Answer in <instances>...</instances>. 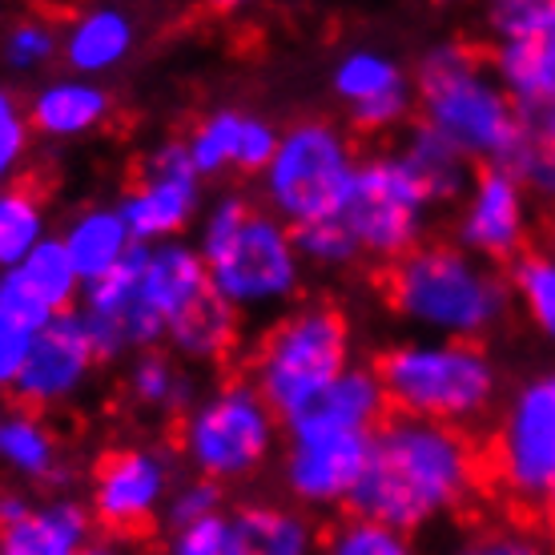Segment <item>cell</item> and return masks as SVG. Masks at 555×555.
Returning a JSON list of instances; mask_svg holds the SVG:
<instances>
[{"label":"cell","instance_id":"42","mask_svg":"<svg viewBox=\"0 0 555 555\" xmlns=\"http://www.w3.org/2000/svg\"><path fill=\"white\" fill-rule=\"evenodd\" d=\"M33 338H37L33 326L0 310V390L16 387V378L28 362V350H33Z\"/></svg>","mask_w":555,"mask_h":555},{"label":"cell","instance_id":"41","mask_svg":"<svg viewBox=\"0 0 555 555\" xmlns=\"http://www.w3.org/2000/svg\"><path fill=\"white\" fill-rule=\"evenodd\" d=\"M225 540H230V512L202 524L169 528L162 540V555H225Z\"/></svg>","mask_w":555,"mask_h":555},{"label":"cell","instance_id":"40","mask_svg":"<svg viewBox=\"0 0 555 555\" xmlns=\"http://www.w3.org/2000/svg\"><path fill=\"white\" fill-rule=\"evenodd\" d=\"M507 169L524 181V190H528L531 202L555 206V145L528 138V141H524V150L515 153Z\"/></svg>","mask_w":555,"mask_h":555},{"label":"cell","instance_id":"36","mask_svg":"<svg viewBox=\"0 0 555 555\" xmlns=\"http://www.w3.org/2000/svg\"><path fill=\"white\" fill-rule=\"evenodd\" d=\"M61 56V28L49 16H25L4 33V65L16 73H37Z\"/></svg>","mask_w":555,"mask_h":555},{"label":"cell","instance_id":"3","mask_svg":"<svg viewBox=\"0 0 555 555\" xmlns=\"http://www.w3.org/2000/svg\"><path fill=\"white\" fill-rule=\"evenodd\" d=\"M387 306L418 338L483 343L512 314V286L455 242H423L387 270Z\"/></svg>","mask_w":555,"mask_h":555},{"label":"cell","instance_id":"18","mask_svg":"<svg viewBox=\"0 0 555 555\" xmlns=\"http://www.w3.org/2000/svg\"><path fill=\"white\" fill-rule=\"evenodd\" d=\"M334 98L362 133H403L415 113V81L383 49H350L331 73Z\"/></svg>","mask_w":555,"mask_h":555},{"label":"cell","instance_id":"2","mask_svg":"<svg viewBox=\"0 0 555 555\" xmlns=\"http://www.w3.org/2000/svg\"><path fill=\"white\" fill-rule=\"evenodd\" d=\"M194 246L206 262L209 291L242 322H274L302 294L306 262L298 254V237L258 197L237 190L214 197L202 209Z\"/></svg>","mask_w":555,"mask_h":555},{"label":"cell","instance_id":"24","mask_svg":"<svg viewBox=\"0 0 555 555\" xmlns=\"http://www.w3.org/2000/svg\"><path fill=\"white\" fill-rule=\"evenodd\" d=\"M56 242L65 246L73 270H77V278H81L85 286L117 274L133 258V250H138V242L129 234L126 218L117 214V206L77 209L69 222H65V230L56 234Z\"/></svg>","mask_w":555,"mask_h":555},{"label":"cell","instance_id":"13","mask_svg":"<svg viewBox=\"0 0 555 555\" xmlns=\"http://www.w3.org/2000/svg\"><path fill=\"white\" fill-rule=\"evenodd\" d=\"M491 69L519 117L555 98V0H500L487 13Z\"/></svg>","mask_w":555,"mask_h":555},{"label":"cell","instance_id":"17","mask_svg":"<svg viewBox=\"0 0 555 555\" xmlns=\"http://www.w3.org/2000/svg\"><path fill=\"white\" fill-rule=\"evenodd\" d=\"M98 350H93L77 310H73V314H61V319H53L49 326L37 331L13 395L21 399V406L44 415V411L77 403L85 387L93 383V375H98Z\"/></svg>","mask_w":555,"mask_h":555},{"label":"cell","instance_id":"46","mask_svg":"<svg viewBox=\"0 0 555 555\" xmlns=\"http://www.w3.org/2000/svg\"><path fill=\"white\" fill-rule=\"evenodd\" d=\"M540 507H543V519H547V528L555 531V483H552V491H547V500H543Z\"/></svg>","mask_w":555,"mask_h":555},{"label":"cell","instance_id":"21","mask_svg":"<svg viewBox=\"0 0 555 555\" xmlns=\"http://www.w3.org/2000/svg\"><path fill=\"white\" fill-rule=\"evenodd\" d=\"M133 49H138V21L113 4L81 9L61 28V61L69 65L73 77H85V81L121 69Z\"/></svg>","mask_w":555,"mask_h":555},{"label":"cell","instance_id":"44","mask_svg":"<svg viewBox=\"0 0 555 555\" xmlns=\"http://www.w3.org/2000/svg\"><path fill=\"white\" fill-rule=\"evenodd\" d=\"M524 129H528V138L555 145V98L543 101V105H535L531 113H524Z\"/></svg>","mask_w":555,"mask_h":555},{"label":"cell","instance_id":"14","mask_svg":"<svg viewBox=\"0 0 555 555\" xmlns=\"http://www.w3.org/2000/svg\"><path fill=\"white\" fill-rule=\"evenodd\" d=\"M291 443L282 451V487L302 512L350 507L362 472L371 463V439L362 430L331 427H286Z\"/></svg>","mask_w":555,"mask_h":555},{"label":"cell","instance_id":"43","mask_svg":"<svg viewBox=\"0 0 555 555\" xmlns=\"http://www.w3.org/2000/svg\"><path fill=\"white\" fill-rule=\"evenodd\" d=\"M33 507H37V500H33L28 491H21V487H4V491H0V531L21 524Z\"/></svg>","mask_w":555,"mask_h":555},{"label":"cell","instance_id":"10","mask_svg":"<svg viewBox=\"0 0 555 555\" xmlns=\"http://www.w3.org/2000/svg\"><path fill=\"white\" fill-rule=\"evenodd\" d=\"M487 475L503 500L519 507H540L555 483V371L524 378L500 406Z\"/></svg>","mask_w":555,"mask_h":555},{"label":"cell","instance_id":"38","mask_svg":"<svg viewBox=\"0 0 555 555\" xmlns=\"http://www.w3.org/2000/svg\"><path fill=\"white\" fill-rule=\"evenodd\" d=\"M33 145V126H28V105L13 89L0 85V190L13 185Z\"/></svg>","mask_w":555,"mask_h":555},{"label":"cell","instance_id":"47","mask_svg":"<svg viewBox=\"0 0 555 555\" xmlns=\"http://www.w3.org/2000/svg\"><path fill=\"white\" fill-rule=\"evenodd\" d=\"M547 254L555 258V230H552V237H547Z\"/></svg>","mask_w":555,"mask_h":555},{"label":"cell","instance_id":"9","mask_svg":"<svg viewBox=\"0 0 555 555\" xmlns=\"http://www.w3.org/2000/svg\"><path fill=\"white\" fill-rule=\"evenodd\" d=\"M430 214H435L430 197L390 150L362 157L343 209L334 218L347 225L362 262L395 266L427 242Z\"/></svg>","mask_w":555,"mask_h":555},{"label":"cell","instance_id":"35","mask_svg":"<svg viewBox=\"0 0 555 555\" xmlns=\"http://www.w3.org/2000/svg\"><path fill=\"white\" fill-rule=\"evenodd\" d=\"M443 555H555V543L519 524H483L447 543Z\"/></svg>","mask_w":555,"mask_h":555},{"label":"cell","instance_id":"4","mask_svg":"<svg viewBox=\"0 0 555 555\" xmlns=\"http://www.w3.org/2000/svg\"><path fill=\"white\" fill-rule=\"evenodd\" d=\"M418 121L455 145L475 169L512 166L524 150V117L475 44H430L415 65Z\"/></svg>","mask_w":555,"mask_h":555},{"label":"cell","instance_id":"20","mask_svg":"<svg viewBox=\"0 0 555 555\" xmlns=\"http://www.w3.org/2000/svg\"><path fill=\"white\" fill-rule=\"evenodd\" d=\"M85 282L73 270L65 246L49 237L44 246L28 254L13 270H0V310L41 331L61 314H73L81 302Z\"/></svg>","mask_w":555,"mask_h":555},{"label":"cell","instance_id":"45","mask_svg":"<svg viewBox=\"0 0 555 555\" xmlns=\"http://www.w3.org/2000/svg\"><path fill=\"white\" fill-rule=\"evenodd\" d=\"M81 555H150L138 543V535H93Z\"/></svg>","mask_w":555,"mask_h":555},{"label":"cell","instance_id":"25","mask_svg":"<svg viewBox=\"0 0 555 555\" xmlns=\"http://www.w3.org/2000/svg\"><path fill=\"white\" fill-rule=\"evenodd\" d=\"M93 540V515L73 495H49L0 531V555H81Z\"/></svg>","mask_w":555,"mask_h":555},{"label":"cell","instance_id":"32","mask_svg":"<svg viewBox=\"0 0 555 555\" xmlns=\"http://www.w3.org/2000/svg\"><path fill=\"white\" fill-rule=\"evenodd\" d=\"M49 206L37 185L13 181L0 190V270H13L49 242Z\"/></svg>","mask_w":555,"mask_h":555},{"label":"cell","instance_id":"28","mask_svg":"<svg viewBox=\"0 0 555 555\" xmlns=\"http://www.w3.org/2000/svg\"><path fill=\"white\" fill-rule=\"evenodd\" d=\"M387 390L375 366L354 362L347 375H338L331 387L322 390L314 406L302 418H294L291 427H331V430H362L375 435L387 423Z\"/></svg>","mask_w":555,"mask_h":555},{"label":"cell","instance_id":"22","mask_svg":"<svg viewBox=\"0 0 555 555\" xmlns=\"http://www.w3.org/2000/svg\"><path fill=\"white\" fill-rule=\"evenodd\" d=\"M113 117V98L101 81L85 77H53L37 85L28 98V126L49 141H81L93 138Z\"/></svg>","mask_w":555,"mask_h":555},{"label":"cell","instance_id":"5","mask_svg":"<svg viewBox=\"0 0 555 555\" xmlns=\"http://www.w3.org/2000/svg\"><path fill=\"white\" fill-rule=\"evenodd\" d=\"M395 415L467 430L500 403L503 375L483 343L451 338H403L375 362Z\"/></svg>","mask_w":555,"mask_h":555},{"label":"cell","instance_id":"27","mask_svg":"<svg viewBox=\"0 0 555 555\" xmlns=\"http://www.w3.org/2000/svg\"><path fill=\"white\" fill-rule=\"evenodd\" d=\"M0 467L21 483H61L65 479V439L41 411H4L0 415Z\"/></svg>","mask_w":555,"mask_h":555},{"label":"cell","instance_id":"15","mask_svg":"<svg viewBox=\"0 0 555 555\" xmlns=\"http://www.w3.org/2000/svg\"><path fill=\"white\" fill-rule=\"evenodd\" d=\"M531 225L535 218H531V197L524 181L507 166L475 169L455 214V246L491 266H512L528 254Z\"/></svg>","mask_w":555,"mask_h":555},{"label":"cell","instance_id":"39","mask_svg":"<svg viewBox=\"0 0 555 555\" xmlns=\"http://www.w3.org/2000/svg\"><path fill=\"white\" fill-rule=\"evenodd\" d=\"M214 515H225V487H218L214 479H202V475L178 479L173 495H169V507H166L169 528L202 524V519H214Z\"/></svg>","mask_w":555,"mask_h":555},{"label":"cell","instance_id":"19","mask_svg":"<svg viewBox=\"0 0 555 555\" xmlns=\"http://www.w3.org/2000/svg\"><path fill=\"white\" fill-rule=\"evenodd\" d=\"M282 129L266 121L262 113H246L234 105L209 109L190 133H185V153L197 178H262L270 157L278 150Z\"/></svg>","mask_w":555,"mask_h":555},{"label":"cell","instance_id":"30","mask_svg":"<svg viewBox=\"0 0 555 555\" xmlns=\"http://www.w3.org/2000/svg\"><path fill=\"white\" fill-rule=\"evenodd\" d=\"M395 157L411 169V178L423 185V194L430 197V206L435 209L451 206V202L459 206L475 178L472 162H467L447 138H439L430 126H423V121H411V126L399 133Z\"/></svg>","mask_w":555,"mask_h":555},{"label":"cell","instance_id":"26","mask_svg":"<svg viewBox=\"0 0 555 555\" xmlns=\"http://www.w3.org/2000/svg\"><path fill=\"white\" fill-rule=\"evenodd\" d=\"M138 274L141 291L153 302V310L166 319V326L185 306H194L197 298L209 294L206 262L194 242H185V237L162 242V246H138Z\"/></svg>","mask_w":555,"mask_h":555},{"label":"cell","instance_id":"6","mask_svg":"<svg viewBox=\"0 0 555 555\" xmlns=\"http://www.w3.org/2000/svg\"><path fill=\"white\" fill-rule=\"evenodd\" d=\"M354 366V334L331 302H298L262 331L250 354V387L286 427Z\"/></svg>","mask_w":555,"mask_h":555},{"label":"cell","instance_id":"12","mask_svg":"<svg viewBox=\"0 0 555 555\" xmlns=\"http://www.w3.org/2000/svg\"><path fill=\"white\" fill-rule=\"evenodd\" d=\"M206 181L197 178V169L190 166L185 141L169 138L157 141L145 157L133 185L117 197V214L126 218L129 234L138 246H162V242H178L190 225L202 222V197Z\"/></svg>","mask_w":555,"mask_h":555},{"label":"cell","instance_id":"37","mask_svg":"<svg viewBox=\"0 0 555 555\" xmlns=\"http://www.w3.org/2000/svg\"><path fill=\"white\" fill-rule=\"evenodd\" d=\"M298 237V254H302L306 270L314 266V270H350V266H359V250H354V242H350L347 225L338 222V218H322L314 225H302V230H294Z\"/></svg>","mask_w":555,"mask_h":555},{"label":"cell","instance_id":"11","mask_svg":"<svg viewBox=\"0 0 555 555\" xmlns=\"http://www.w3.org/2000/svg\"><path fill=\"white\" fill-rule=\"evenodd\" d=\"M181 459L169 447L133 443L117 447L89 475V515L105 535H138L166 519L169 495L181 479Z\"/></svg>","mask_w":555,"mask_h":555},{"label":"cell","instance_id":"29","mask_svg":"<svg viewBox=\"0 0 555 555\" xmlns=\"http://www.w3.org/2000/svg\"><path fill=\"white\" fill-rule=\"evenodd\" d=\"M121 390H126L129 406L145 418H181L194 406L197 395H202L194 366L173 359L166 347L145 350L138 359H129Z\"/></svg>","mask_w":555,"mask_h":555},{"label":"cell","instance_id":"31","mask_svg":"<svg viewBox=\"0 0 555 555\" xmlns=\"http://www.w3.org/2000/svg\"><path fill=\"white\" fill-rule=\"evenodd\" d=\"M242 343V319L209 291L194 306H185L178 319L166 326V350L185 366H218L237 350Z\"/></svg>","mask_w":555,"mask_h":555},{"label":"cell","instance_id":"8","mask_svg":"<svg viewBox=\"0 0 555 555\" xmlns=\"http://www.w3.org/2000/svg\"><path fill=\"white\" fill-rule=\"evenodd\" d=\"M359 162V145L347 129L326 117H302L282 129L274 157L258 178V202L291 230L334 218L343 209Z\"/></svg>","mask_w":555,"mask_h":555},{"label":"cell","instance_id":"34","mask_svg":"<svg viewBox=\"0 0 555 555\" xmlns=\"http://www.w3.org/2000/svg\"><path fill=\"white\" fill-rule=\"evenodd\" d=\"M319 555H423V547L403 531L383 528V524L362 519V515H347L343 524H334L322 535Z\"/></svg>","mask_w":555,"mask_h":555},{"label":"cell","instance_id":"16","mask_svg":"<svg viewBox=\"0 0 555 555\" xmlns=\"http://www.w3.org/2000/svg\"><path fill=\"white\" fill-rule=\"evenodd\" d=\"M77 319H81L101 362H129L166 343V319L153 310V302L141 291L138 250L117 274L85 286Z\"/></svg>","mask_w":555,"mask_h":555},{"label":"cell","instance_id":"1","mask_svg":"<svg viewBox=\"0 0 555 555\" xmlns=\"http://www.w3.org/2000/svg\"><path fill=\"white\" fill-rule=\"evenodd\" d=\"M487 479V455L467 430L387 415L371 439V463L350 515L375 519L403 535H423L467 512Z\"/></svg>","mask_w":555,"mask_h":555},{"label":"cell","instance_id":"23","mask_svg":"<svg viewBox=\"0 0 555 555\" xmlns=\"http://www.w3.org/2000/svg\"><path fill=\"white\" fill-rule=\"evenodd\" d=\"M314 519L294 503L250 500L230 512L225 555H319Z\"/></svg>","mask_w":555,"mask_h":555},{"label":"cell","instance_id":"33","mask_svg":"<svg viewBox=\"0 0 555 555\" xmlns=\"http://www.w3.org/2000/svg\"><path fill=\"white\" fill-rule=\"evenodd\" d=\"M512 302L524 310L531 331L555 347V258L547 250H528L507 270Z\"/></svg>","mask_w":555,"mask_h":555},{"label":"cell","instance_id":"7","mask_svg":"<svg viewBox=\"0 0 555 555\" xmlns=\"http://www.w3.org/2000/svg\"><path fill=\"white\" fill-rule=\"evenodd\" d=\"M282 439V418L266 406L250 378L214 383L178 418V459L190 475L218 487L246 483L266 472Z\"/></svg>","mask_w":555,"mask_h":555}]
</instances>
